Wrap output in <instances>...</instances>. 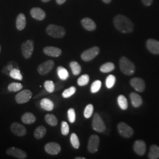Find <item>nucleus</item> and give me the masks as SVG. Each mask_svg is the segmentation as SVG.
Masks as SVG:
<instances>
[{
  "label": "nucleus",
  "instance_id": "nucleus-1",
  "mask_svg": "<svg viewBox=\"0 0 159 159\" xmlns=\"http://www.w3.org/2000/svg\"><path fill=\"white\" fill-rule=\"evenodd\" d=\"M115 27L122 33H130L133 31L134 25L129 18L123 15H117L113 20Z\"/></svg>",
  "mask_w": 159,
  "mask_h": 159
},
{
  "label": "nucleus",
  "instance_id": "nucleus-2",
  "mask_svg": "<svg viewBox=\"0 0 159 159\" xmlns=\"http://www.w3.org/2000/svg\"><path fill=\"white\" fill-rule=\"evenodd\" d=\"M120 68L123 73L131 75L134 73L136 67L134 64L130 60L125 57H122L119 61Z\"/></svg>",
  "mask_w": 159,
  "mask_h": 159
},
{
  "label": "nucleus",
  "instance_id": "nucleus-3",
  "mask_svg": "<svg viewBox=\"0 0 159 159\" xmlns=\"http://www.w3.org/2000/svg\"><path fill=\"white\" fill-rule=\"evenodd\" d=\"M47 33L54 38H63L66 34V30L63 27L54 24L49 25L46 29Z\"/></svg>",
  "mask_w": 159,
  "mask_h": 159
},
{
  "label": "nucleus",
  "instance_id": "nucleus-4",
  "mask_svg": "<svg viewBox=\"0 0 159 159\" xmlns=\"http://www.w3.org/2000/svg\"><path fill=\"white\" fill-rule=\"evenodd\" d=\"M93 128L97 132L102 133L106 130V125L99 114L96 113L93 116L92 121Z\"/></svg>",
  "mask_w": 159,
  "mask_h": 159
},
{
  "label": "nucleus",
  "instance_id": "nucleus-5",
  "mask_svg": "<svg viewBox=\"0 0 159 159\" xmlns=\"http://www.w3.org/2000/svg\"><path fill=\"white\" fill-rule=\"evenodd\" d=\"M34 42L32 40H27L23 43L21 46V51L24 57L29 59L31 57L34 51Z\"/></svg>",
  "mask_w": 159,
  "mask_h": 159
},
{
  "label": "nucleus",
  "instance_id": "nucleus-6",
  "mask_svg": "<svg viewBox=\"0 0 159 159\" xmlns=\"http://www.w3.org/2000/svg\"><path fill=\"white\" fill-rule=\"evenodd\" d=\"M100 49L98 47H93L84 51L81 57L84 61H90L93 60L99 54Z\"/></svg>",
  "mask_w": 159,
  "mask_h": 159
},
{
  "label": "nucleus",
  "instance_id": "nucleus-7",
  "mask_svg": "<svg viewBox=\"0 0 159 159\" xmlns=\"http://www.w3.org/2000/svg\"><path fill=\"white\" fill-rule=\"evenodd\" d=\"M117 129L120 134L125 138H130L134 133L133 129L124 122H120L119 123Z\"/></svg>",
  "mask_w": 159,
  "mask_h": 159
},
{
  "label": "nucleus",
  "instance_id": "nucleus-8",
  "mask_svg": "<svg viewBox=\"0 0 159 159\" xmlns=\"http://www.w3.org/2000/svg\"><path fill=\"white\" fill-rule=\"evenodd\" d=\"M32 97V92L29 90H24L19 92L16 96V102L18 104H24L29 102Z\"/></svg>",
  "mask_w": 159,
  "mask_h": 159
},
{
  "label": "nucleus",
  "instance_id": "nucleus-9",
  "mask_svg": "<svg viewBox=\"0 0 159 159\" xmlns=\"http://www.w3.org/2000/svg\"><path fill=\"white\" fill-rule=\"evenodd\" d=\"M100 143L99 137L96 134L91 135L88 143L87 148L89 152L91 153H95L98 151Z\"/></svg>",
  "mask_w": 159,
  "mask_h": 159
},
{
  "label": "nucleus",
  "instance_id": "nucleus-10",
  "mask_svg": "<svg viewBox=\"0 0 159 159\" xmlns=\"http://www.w3.org/2000/svg\"><path fill=\"white\" fill-rule=\"evenodd\" d=\"M7 154L9 156L20 159H26L27 154L25 152L18 148L12 147L7 150Z\"/></svg>",
  "mask_w": 159,
  "mask_h": 159
},
{
  "label": "nucleus",
  "instance_id": "nucleus-11",
  "mask_svg": "<svg viewBox=\"0 0 159 159\" xmlns=\"http://www.w3.org/2000/svg\"><path fill=\"white\" fill-rule=\"evenodd\" d=\"M54 66V62L49 60L41 64L38 67V71L41 75H46L50 72Z\"/></svg>",
  "mask_w": 159,
  "mask_h": 159
},
{
  "label": "nucleus",
  "instance_id": "nucleus-12",
  "mask_svg": "<svg viewBox=\"0 0 159 159\" xmlns=\"http://www.w3.org/2000/svg\"><path fill=\"white\" fill-rule=\"evenodd\" d=\"M12 133L17 136H24L27 133V130L24 125L19 123L14 122L10 127Z\"/></svg>",
  "mask_w": 159,
  "mask_h": 159
},
{
  "label": "nucleus",
  "instance_id": "nucleus-13",
  "mask_svg": "<svg viewBox=\"0 0 159 159\" xmlns=\"http://www.w3.org/2000/svg\"><path fill=\"white\" fill-rule=\"evenodd\" d=\"M46 152L51 155H56L61 151V146L57 143L50 142L47 143L44 147Z\"/></svg>",
  "mask_w": 159,
  "mask_h": 159
},
{
  "label": "nucleus",
  "instance_id": "nucleus-14",
  "mask_svg": "<svg viewBox=\"0 0 159 159\" xmlns=\"http://www.w3.org/2000/svg\"><path fill=\"white\" fill-rule=\"evenodd\" d=\"M131 85L133 89L139 91V92H143L145 89V83L143 80L139 78V77H135L133 78L131 80L130 82Z\"/></svg>",
  "mask_w": 159,
  "mask_h": 159
},
{
  "label": "nucleus",
  "instance_id": "nucleus-15",
  "mask_svg": "<svg viewBox=\"0 0 159 159\" xmlns=\"http://www.w3.org/2000/svg\"><path fill=\"white\" fill-rule=\"evenodd\" d=\"M148 50L154 54H159V41L154 39H148L146 42Z\"/></svg>",
  "mask_w": 159,
  "mask_h": 159
},
{
  "label": "nucleus",
  "instance_id": "nucleus-16",
  "mask_svg": "<svg viewBox=\"0 0 159 159\" xmlns=\"http://www.w3.org/2000/svg\"><path fill=\"white\" fill-rule=\"evenodd\" d=\"M134 152L139 156H143L146 150V143L143 140H137L133 146Z\"/></svg>",
  "mask_w": 159,
  "mask_h": 159
},
{
  "label": "nucleus",
  "instance_id": "nucleus-17",
  "mask_svg": "<svg viewBox=\"0 0 159 159\" xmlns=\"http://www.w3.org/2000/svg\"><path fill=\"white\" fill-rule=\"evenodd\" d=\"M43 51L46 55L52 57H59L62 53L61 49L55 47H46Z\"/></svg>",
  "mask_w": 159,
  "mask_h": 159
},
{
  "label": "nucleus",
  "instance_id": "nucleus-18",
  "mask_svg": "<svg viewBox=\"0 0 159 159\" xmlns=\"http://www.w3.org/2000/svg\"><path fill=\"white\" fill-rule=\"evenodd\" d=\"M30 14L34 19L42 21L46 18V12L44 11L41 8L39 7H35L31 10Z\"/></svg>",
  "mask_w": 159,
  "mask_h": 159
},
{
  "label": "nucleus",
  "instance_id": "nucleus-19",
  "mask_svg": "<svg viewBox=\"0 0 159 159\" xmlns=\"http://www.w3.org/2000/svg\"><path fill=\"white\" fill-rule=\"evenodd\" d=\"M82 26L87 31H94L96 29V24L89 18H84L81 21Z\"/></svg>",
  "mask_w": 159,
  "mask_h": 159
},
{
  "label": "nucleus",
  "instance_id": "nucleus-20",
  "mask_svg": "<svg viewBox=\"0 0 159 159\" xmlns=\"http://www.w3.org/2000/svg\"><path fill=\"white\" fill-rule=\"evenodd\" d=\"M40 106L41 108L46 111H52L54 108V102L51 100L44 98L40 101Z\"/></svg>",
  "mask_w": 159,
  "mask_h": 159
},
{
  "label": "nucleus",
  "instance_id": "nucleus-21",
  "mask_svg": "<svg viewBox=\"0 0 159 159\" xmlns=\"http://www.w3.org/2000/svg\"><path fill=\"white\" fill-rule=\"evenodd\" d=\"M132 105L134 107H140L143 103L142 98L136 93H131L130 95Z\"/></svg>",
  "mask_w": 159,
  "mask_h": 159
},
{
  "label": "nucleus",
  "instance_id": "nucleus-22",
  "mask_svg": "<svg viewBox=\"0 0 159 159\" xmlns=\"http://www.w3.org/2000/svg\"><path fill=\"white\" fill-rule=\"evenodd\" d=\"M26 26V18L23 13L20 14L16 19V27L19 31H22Z\"/></svg>",
  "mask_w": 159,
  "mask_h": 159
},
{
  "label": "nucleus",
  "instance_id": "nucleus-23",
  "mask_svg": "<svg viewBox=\"0 0 159 159\" xmlns=\"http://www.w3.org/2000/svg\"><path fill=\"white\" fill-rule=\"evenodd\" d=\"M21 120L24 123L27 125H31L34 123L36 120V118L34 114L31 113H25L21 117Z\"/></svg>",
  "mask_w": 159,
  "mask_h": 159
},
{
  "label": "nucleus",
  "instance_id": "nucleus-24",
  "mask_svg": "<svg viewBox=\"0 0 159 159\" xmlns=\"http://www.w3.org/2000/svg\"><path fill=\"white\" fill-rule=\"evenodd\" d=\"M47 130L43 125H40L37 127L34 130V136L37 139H41L46 135Z\"/></svg>",
  "mask_w": 159,
  "mask_h": 159
},
{
  "label": "nucleus",
  "instance_id": "nucleus-25",
  "mask_svg": "<svg viewBox=\"0 0 159 159\" xmlns=\"http://www.w3.org/2000/svg\"><path fill=\"white\" fill-rule=\"evenodd\" d=\"M57 74L59 78L63 81H65L68 79L69 77V73L67 69L64 68L61 66H59L57 69Z\"/></svg>",
  "mask_w": 159,
  "mask_h": 159
},
{
  "label": "nucleus",
  "instance_id": "nucleus-26",
  "mask_svg": "<svg viewBox=\"0 0 159 159\" xmlns=\"http://www.w3.org/2000/svg\"><path fill=\"white\" fill-rule=\"evenodd\" d=\"M148 158L150 159H159V147L157 145H152L148 153Z\"/></svg>",
  "mask_w": 159,
  "mask_h": 159
},
{
  "label": "nucleus",
  "instance_id": "nucleus-27",
  "mask_svg": "<svg viewBox=\"0 0 159 159\" xmlns=\"http://www.w3.org/2000/svg\"><path fill=\"white\" fill-rule=\"evenodd\" d=\"M45 120L48 125L51 126H56L58 124L57 117L52 114H47L45 116Z\"/></svg>",
  "mask_w": 159,
  "mask_h": 159
},
{
  "label": "nucleus",
  "instance_id": "nucleus-28",
  "mask_svg": "<svg viewBox=\"0 0 159 159\" xmlns=\"http://www.w3.org/2000/svg\"><path fill=\"white\" fill-rule=\"evenodd\" d=\"M114 68H115V66L113 63L111 62H108L102 64L100 68V70L102 73H107L112 71L114 70Z\"/></svg>",
  "mask_w": 159,
  "mask_h": 159
},
{
  "label": "nucleus",
  "instance_id": "nucleus-29",
  "mask_svg": "<svg viewBox=\"0 0 159 159\" xmlns=\"http://www.w3.org/2000/svg\"><path fill=\"white\" fill-rule=\"evenodd\" d=\"M117 102H118V104H119L120 107L122 110H127V108H128L127 100L125 96L120 95L117 98Z\"/></svg>",
  "mask_w": 159,
  "mask_h": 159
},
{
  "label": "nucleus",
  "instance_id": "nucleus-30",
  "mask_svg": "<svg viewBox=\"0 0 159 159\" xmlns=\"http://www.w3.org/2000/svg\"><path fill=\"white\" fill-rule=\"evenodd\" d=\"M70 67L74 75H78L81 73V68L79 63L76 61H71L70 63Z\"/></svg>",
  "mask_w": 159,
  "mask_h": 159
},
{
  "label": "nucleus",
  "instance_id": "nucleus-31",
  "mask_svg": "<svg viewBox=\"0 0 159 159\" xmlns=\"http://www.w3.org/2000/svg\"><path fill=\"white\" fill-rule=\"evenodd\" d=\"M10 76L14 79L17 80L19 81H21L23 80V75L21 74L20 71L16 68H13L10 71Z\"/></svg>",
  "mask_w": 159,
  "mask_h": 159
},
{
  "label": "nucleus",
  "instance_id": "nucleus-32",
  "mask_svg": "<svg viewBox=\"0 0 159 159\" xmlns=\"http://www.w3.org/2000/svg\"><path fill=\"white\" fill-rule=\"evenodd\" d=\"M44 89L49 93H52L55 91V84L51 80H47L44 84Z\"/></svg>",
  "mask_w": 159,
  "mask_h": 159
},
{
  "label": "nucleus",
  "instance_id": "nucleus-33",
  "mask_svg": "<svg viewBox=\"0 0 159 159\" xmlns=\"http://www.w3.org/2000/svg\"><path fill=\"white\" fill-rule=\"evenodd\" d=\"M76 91V88L74 86H71L67 89L65 90L62 93V96L65 98H67L73 96Z\"/></svg>",
  "mask_w": 159,
  "mask_h": 159
},
{
  "label": "nucleus",
  "instance_id": "nucleus-34",
  "mask_svg": "<svg viewBox=\"0 0 159 159\" xmlns=\"http://www.w3.org/2000/svg\"><path fill=\"white\" fill-rule=\"evenodd\" d=\"M23 86L19 83H11L8 86V90L10 91L17 92L23 89Z\"/></svg>",
  "mask_w": 159,
  "mask_h": 159
},
{
  "label": "nucleus",
  "instance_id": "nucleus-35",
  "mask_svg": "<svg viewBox=\"0 0 159 159\" xmlns=\"http://www.w3.org/2000/svg\"><path fill=\"white\" fill-rule=\"evenodd\" d=\"M89 80V75L87 74H84L80 77L79 79L77 80V84L79 86H84L88 84Z\"/></svg>",
  "mask_w": 159,
  "mask_h": 159
},
{
  "label": "nucleus",
  "instance_id": "nucleus-36",
  "mask_svg": "<svg viewBox=\"0 0 159 159\" xmlns=\"http://www.w3.org/2000/svg\"><path fill=\"white\" fill-rule=\"evenodd\" d=\"M70 142L71 143V145L73 147L75 148L78 149L80 147V142L79 137L77 136L75 133H72L70 136Z\"/></svg>",
  "mask_w": 159,
  "mask_h": 159
},
{
  "label": "nucleus",
  "instance_id": "nucleus-37",
  "mask_svg": "<svg viewBox=\"0 0 159 159\" xmlns=\"http://www.w3.org/2000/svg\"><path fill=\"white\" fill-rule=\"evenodd\" d=\"M116 79L114 75H109L106 80V85L108 89H111L113 87L116 83Z\"/></svg>",
  "mask_w": 159,
  "mask_h": 159
},
{
  "label": "nucleus",
  "instance_id": "nucleus-38",
  "mask_svg": "<svg viewBox=\"0 0 159 159\" xmlns=\"http://www.w3.org/2000/svg\"><path fill=\"white\" fill-rule=\"evenodd\" d=\"M102 82L100 80L94 81L91 86V92L92 93H96L99 91L102 87Z\"/></svg>",
  "mask_w": 159,
  "mask_h": 159
},
{
  "label": "nucleus",
  "instance_id": "nucleus-39",
  "mask_svg": "<svg viewBox=\"0 0 159 159\" xmlns=\"http://www.w3.org/2000/svg\"><path fill=\"white\" fill-rule=\"evenodd\" d=\"M93 111H94V107L93 106L90 104H88L86 107H85L84 111V116L86 119H89L90 117H91L92 114L93 113Z\"/></svg>",
  "mask_w": 159,
  "mask_h": 159
},
{
  "label": "nucleus",
  "instance_id": "nucleus-40",
  "mask_svg": "<svg viewBox=\"0 0 159 159\" xmlns=\"http://www.w3.org/2000/svg\"><path fill=\"white\" fill-rule=\"evenodd\" d=\"M67 114H68V118L69 121L71 123H74L75 121L76 116H75V110H74V108H70L68 110Z\"/></svg>",
  "mask_w": 159,
  "mask_h": 159
},
{
  "label": "nucleus",
  "instance_id": "nucleus-41",
  "mask_svg": "<svg viewBox=\"0 0 159 159\" xmlns=\"http://www.w3.org/2000/svg\"><path fill=\"white\" fill-rule=\"evenodd\" d=\"M61 133L64 136L68 135L70 131V127L68 123L66 121H62L61 122Z\"/></svg>",
  "mask_w": 159,
  "mask_h": 159
},
{
  "label": "nucleus",
  "instance_id": "nucleus-42",
  "mask_svg": "<svg viewBox=\"0 0 159 159\" xmlns=\"http://www.w3.org/2000/svg\"><path fill=\"white\" fill-rule=\"evenodd\" d=\"M63 85H64V84H63V82L58 81L55 84V90L58 91V90H61L63 88Z\"/></svg>",
  "mask_w": 159,
  "mask_h": 159
},
{
  "label": "nucleus",
  "instance_id": "nucleus-43",
  "mask_svg": "<svg viewBox=\"0 0 159 159\" xmlns=\"http://www.w3.org/2000/svg\"><path fill=\"white\" fill-rule=\"evenodd\" d=\"M143 4L145 6H150L152 5L153 0H142Z\"/></svg>",
  "mask_w": 159,
  "mask_h": 159
},
{
  "label": "nucleus",
  "instance_id": "nucleus-44",
  "mask_svg": "<svg viewBox=\"0 0 159 159\" xmlns=\"http://www.w3.org/2000/svg\"><path fill=\"white\" fill-rule=\"evenodd\" d=\"M48 93V92L46 91V90H42V91L39 93V94H37V96L35 97L34 98V99H37V98H40V97L43 96L44 95H46Z\"/></svg>",
  "mask_w": 159,
  "mask_h": 159
},
{
  "label": "nucleus",
  "instance_id": "nucleus-45",
  "mask_svg": "<svg viewBox=\"0 0 159 159\" xmlns=\"http://www.w3.org/2000/svg\"><path fill=\"white\" fill-rule=\"evenodd\" d=\"M66 1V0H56L57 4L59 5L63 4Z\"/></svg>",
  "mask_w": 159,
  "mask_h": 159
},
{
  "label": "nucleus",
  "instance_id": "nucleus-46",
  "mask_svg": "<svg viewBox=\"0 0 159 159\" xmlns=\"http://www.w3.org/2000/svg\"><path fill=\"white\" fill-rule=\"evenodd\" d=\"M102 1H103L104 2H105V3L108 4V3H110V2L111 1V0H102Z\"/></svg>",
  "mask_w": 159,
  "mask_h": 159
},
{
  "label": "nucleus",
  "instance_id": "nucleus-47",
  "mask_svg": "<svg viewBox=\"0 0 159 159\" xmlns=\"http://www.w3.org/2000/svg\"><path fill=\"white\" fill-rule=\"evenodd\" d=\"M85 157H75V159H85Z\"/></svg>",
  "mask_w": 159,
  "mask_h": 159
},
{
  "label": "nucleus",
  "instance_id": "nucleus-48",
  "mask_svg": "<svg viewBox=\"0 0 159 159\" xmlns=\"http://www.w3.org/2000/svg\"><path fill=\"white\" fill-rule=\"evenodd\" d=\"M50 1V0H42V1H43V2H48V1Z\"/></svg>",
  "mask_w": 159,
  "mask_h": 159
},
{
  "label": "nucleus",
  "instance_id": "nucleus-49",
  "mask_svg": "<svg viewBox=\"0 0 159 159\" xmlns=\"http://www.w3.org/2000/svg\"><path fill=\"white\" fill-rule=\"evenodd\" d=\"M0 52H1V46H0Z\"/></svg>",
  "mask_w": 159,
  "mask_h": 159
}]
</instances>
